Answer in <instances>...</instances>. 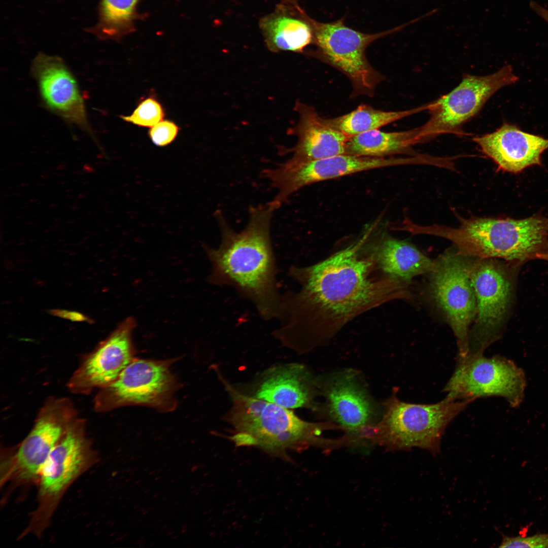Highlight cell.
I'll return each mask as SVG.
<instances>
[{"instance_id": "1", "label": "cell", "mask_w": 548, "mask_h": 548, "mask_svg": "<svg viewBox=\"0 0 548 548\" xmlns=\"http://www.w3.org/2000/svg\"><path fill=\"white\" fill-rule=\"evenodd\" d=\"M371 231L369 227L319 262L289 268L288 276L298 288L282 294L280 323L272 333L282 345L307 353L328 342L362 313L407 296L406 285L384 275L363 250Z\"/></svg>"}, {"instance_id": "2", "label": "cell", "mask_w": 548, "mask_h": 548, "mask_svg": "<svg viewBox=\"0 0 548 548\" xmlns=\"http://www.w3.org/2000/svg\"><path fill=\"white\" fill-rule=\"evenodd\" d=\"M273 211L267 203L252 206L248 224L240 232L233 230L216 211L221 244L216 249L203 246L211 266L208 282L232 288L253 305L264 321L278 320L281 302L270 233Z\"/></svg>"}, {"instance_id": "3", "label": "cell", "mask_w": 548, "mask_h": 548, "mask_svg": "<svg viewBox=\"0 0 548 548\" xmlns=\"http://www.w3.org/2000/svg\"><path fill=\"white\" fill-rule=\"evenodd\" d=\"M218 374L231 400L225 419L233 428L230 439L236 447H258L289 461L288 450L301 451L311 446H334L335 440L320 435L326 430H340L336 424L303 420L289 408L241 393Z\"/></svg>"}, {"instance_id": "4", "label": "cell", "mask_w": 548, "mask_h": 548, "mask_svg": "<svg viewBox=\"0 0 548 548\" xmlns=\"http://www.w3.org/2000/svg\"><path fill=\"white\" fill-rule=\"evenodd\" d=\"M432 231L434 235L452 241L466 256L523 260L536 256L544 244L548 219L462 218L457 227L435 224Z\"/></svg>"}, {"instance_id": "5", "label": "cell", "mask_w": 548, "mask_h": 548, "mask_svg": "<svg viewBox=\"0 0 548 548\" xmlns=\"http://www.w3.org/2000/svg\"><path fill=\"white\" fill-rule=\"evenodd\" d=\"M396 391L383 403L381 417L366 435L370 443L389 450L417 447L438 453L447 426L473 401L446 397L434 404L411 403L398 398Z\"/></svg>"}, {"instance_id": "6", "label": "cell", "mask_w": 548, "mask_h": 548, "mask_svg": "<svg viewBox=\"0 0 548 548\" xmlns=\"http://www.w3.org/2000/svg\"><path fill=\"white\" fill-rule=\"evenodd\" d=\"M303 17L312 28L313 43L316 47L313 54L340 71L350 79L353 87L352 97L359 95L372 96L376 86L384 79L367 59V47L375 40L399 31L421 19L419 17L387 30L365 33L347 26L344 18L323 23L316 21L304 14Z\"/></svg>"}, {"instance_id": "7", "label": "cell", "mask_w": 548, "mask_h": 548, "mask_svg": "<svg viewBox=\"0 0 548 548\" xmlns=\"http://www.w3.org/2000/svg\"><path fill=\"white\" fill-rule=\"evenodd\" d=\"M518 80L510 65L486 76L465 74L455 88L428 104L429 118L417 127L420 142L443 134H467L463 130V125L478 113L497 91Z\"/></svg>"}, {"instance_id": "8", "label": "cell", "mask_w": 548, "mask_h": 548, "mask_svg": "<svg viewBox=\"0 0 548 548\" xmlns=\"http://www.w3.org/2000/svg\"><path fill=\"white\" fill-rule=\"evenodd\" d=\"M320 395L325 399L317 411L337 425L351 446L367 443L366 435L383 410L371 396L361 374L353 369L316 377Z\"/></svg>"}, {"instance_id": "9", "label": "cell", "mask_w": 548, "mask_h": 548, "mask_svg": "<svg viewBox=\"0 0 548 548\" xmlns=\"http://www.w3.org/2000/svg\"><path fill=\"white\" fill-rule=\"evenodd\" d=\"M174 361L134 358L114 381L100 389L94 398V410L105 412L131 405L161 412L174 410L179 383L170 369Z\"/></svg>"}, {"instance_id": "10", "label": "cell", "mask_w": 548, "mask_h": 548, "mask_svg": "<svg viewBox=\"0 0 548 548\" xmlns=\"http://www.w3.org/2000/svg\"><path fill=\"white\" fill-rule=\"evenodd\" d=\"M454 372L443 389L453 400H472L499 396L511 406L522 401L526 386L524 373L511 361L499 356L467 354L457 358Z\"/></svg>"}, {"instance_id": "11", "label": "cell", "mask_w": 548, "mask_h": 548, "mask_svg": "<svg viewBox=\"0 0 548 548\" xmlns=\"http://www.w3.org/2000/svg\"><path fill=\"white\" fill-rule=\"evenodd\" d=\"M435 262L430 290L456 337L457 358L469 352V328L476 316V302L470 274L472 262L459 253H448Z\"/></svg>"}, {"instance_id": "12", "label": "cell", "mask_w": 548, "mask_h": 548, "mask_svg": "<svg viewBox=\"0 0 548 548\" xmlns=\"http://www.w3.org/2000/svg\"><path fill=\"white\" fill-rule=\"evenodd\" d=\"M415 162H419L418 157L387 158L344 154L300 164L287 160L276 168L263 170L262 175L278 191L268 203L275 210L293 193L311 184L372 169Z\"/></svg>"}, {"instance_id": "13", "label": "cell", "mask_w": 548, "mask_h": 548, "mask_svg": "<svg viewBox=\"0 0 548 548\" xmlns=\"http://www.w3.org/2000/svg\"><path fill=\"white\" fill-rule=\"evenodd\" d=\"M86 424L84 419L74 420L41 470L40 505L36 512L40 517H48L69 486L93 463V452L86 435Z\"/></svg>"}, {"instance_id": "14", "label": "cell", "mask_w": 548, "mask_h": 548, "mask_svg": "<svg viewBox=\"0 0 548 548\" xmlns=\"http://www.w3.org/2000/svg\"><path fill=\"white\" fill-rule=\"evenodd\" d=\"M77 417V410L67 398L51 397L45 402L13 457L11 472L17 479L28 482L40 475L53 448Z\"/></svg>"}, {"instance_id": "15", "label": "cell", "mask_w": 548, "mask_h": 548, "mask_svg": "<svg viewBox=\"0 0 548 548\" xmlns=\"http://www.w3.org/2000/svg\"><path fill=\"white\" fill-rule=\"evenodd\" d=\"M470 277L476 314L467 354H483L497 337L496 330L507 310L510 284L503 271L488 259L472 262Z\"/></svg>"}, {"instance_id": "16", "label": "cell", "mask_w": 548, "mask_h": 548, "mask_svg": "<svg viewBox=\"0 0 548 548\" xmlns=\"http://www.w3.org/2000/svg\"><path fill=\"white\" fill-rule=\"evenodd\" d=\"M31 73L45 107L94 138L78 82L63 59L39 53L33 59Z\"/></svg>"}, {"instance_id": "17", "label": "cell", "mask_w": 548, "mask_h": 548, "mask_svg": "<svg viewBox=\"0 0 548 548\" xmlns=\"http://www.w3.org/2000/svg\"><path fill=\"white\" fill-rule=\"evenodd\" d=\"M136 326L132 317L121 322L84 358L67 383L68 390L74 394H87L114 381L135 358L132 335Z\"/></svg>"}, {"instance_id": "18", "label": "cell", "mask_w": 548, "mask_h": 548, "mask_svg": "<svg viewBox=\"0 0 548 548\" xmlns=\"http://www.w3.org/2000/svg\"><path fill=\"white\" fill-rule=\"evenodd\" d=\"M473 140L483 152L503 170L512 173L541 164V155L548 149V139L523 131L504 122L495 131Z\"/></svg>"}, {"instance_id": "19", "label": "cell", "mask_w": 548, "mask_h": 548, "mask_svg": "<svg viewBox=\"0 0 548 548\" xmlns=\"http://www.w3.org/2000/svg\"><path fill=\"white\" fill-rule=\"evenodd\" d=\"M320 395L316 377L303 365L290 363L268 370L255 397L291 409L306 407L317 411Z\"/></svg>"}, {"instance_id": "20", "label": "cell", "mask_w": 548, "mask_h": 548, "mask_svg": "<svg viewBox=\"0 0 548 548\" xmlns=\"http://www.w3.org/2000/svg\"><path fill=\"white\" fill-rule=\"evenodd\" d=\"M295 110L299 117L293 130L297 142L285 150L293 153L288 161L300 164L346 154L350 136L328 125L312 106L296 101Z\"/></svg>"}, {"instance_id": "21", "label": "cell", "mask_w": 548, "mask_h": 548, "mask_svg": "<svg viewBox=\"0 0 548 548\" xmlns=\"http://www.w3.org/2000/svg\"><path fill=\"white\" fill-rule=\"evenodd\" d=\"M372 232L364 242L362 249L387 277L407 284L414 277L433 270L435 262L413 245L386 232L371 236Z\"/></svg>"}, {"instance_id": "22", "label": "cell", "mask_w": 548, "mask_h": 548, "mask_svg": "<svg viewBox=\"0 0 548 548\" xmlns=\"http://www.w3.org/2000/svg\"><path fill=\"white\" fill-rule=\"evenodd\" d=\"M420 143L418 128L397 132L378 129L350 136L346 144V154L386 157L406 153Z\"/></svg>"}, {"instance_id": "23", "label": "cell", "mask_w": 548, "mask_h": 548, "mask_svg": "<svg viewBox=\"0 0 548 548\" xmlns=\"http://www.w3.org/2000/svg\"><path fill=\"white\" fill-rule=\"evenodd\" d=\"M302 16V19L280 15L264 18L261 28L268 48L273 52H300L313 43L312 28Z\"/></svg>"}, {"instance_id": "24", "label": "cell", "mask_w": 548, "mask_h": 548, "mask_svg": "<svg viewBox=\"0 0 548 548\" xmlns=\"http://www.w3.org/2000/svg\"><path fill=\"white\" fill-rule=\"evenodd\" d=\"M141 0H100L97 23L89 31L102 40L119 41L135 29Z\"/></svg>"}, {"instance_id": "25", "label": "cell", "mask_w": 548, "mask_h": 548, "mask_svg": "<svg viewBox=\"0 0 548 548\" xmlns=\"http://www.w3.org/2000/svg\"><path fill=\"white\" fill-rule=\"evenodd\" d=\"M428 104L409 110L384 111L367 105H361L346 114L332 118H324L332 128L348 136L355 135L380 127L404 117L427 110Z\"/></svg>"}, {"instance_id": "26", "label": "cell", "mask_w": 548, "mask_h": 548, "mask_svg": "<svg viewBox=\"0 0 548 548\" xmlns=\"http://www.w3.org/2000/svg\"><path fill=\"white\" fill-rule=\"evenodd\" d=\"M164 117L165 111L161 103L152 93L141 98L131 114L121 116V118L126 122L150 128L163 120Z\"/></svg>"}, {"instance_id": "27", "label": "cell", "mask_w": 548, "mask_h": 548, "mask_svg": "<svg viewBox=\"0 0 548 548\" xmlns=\"http://www.w3.org/2000/svg\"><path fill=\"white\" fill-rule=\"evenodd\" d=\"M179 131V128L174 122L163 119L150 128L148 135L155 146L163 147L172 143Z\"/></svg>"}, {"instance_id": "28", "label": "cell", "mask_w": 548, "mask_h": 548, "mask_svg": "<svg viewBox=\"0 0 548 548\" xmlns=\"http://www.w3.org/2000/svg\"><path fill=\"white\" fill-rule=\"evenodd\" d=\"M499 547H548V533H537L531 536H509L502 534Z\"/></svg>"}, {"instance_id": "29", "label": "cell", "mask_w": 548, "mask_h": 548, "mask_svg": "<svg viewBox=\"0 0 548 548\" xmlns=\"http://www.w3.org/2000/svg\"><path fill=\"white\" fill-rule=\"evenodd\" d=\"M50 313L53 315L66 318L74 321H86L89 320V319L83 314L77 312L54 310H52Z\"/></svg>"}, {"instance_id": "30", "label": "cell", "mask_w": 548, "mask_h": 548, "mask_svg": "<svg viewBox=\"0 0 548 548\" xmlns=\"http://www.w3.org/2000/svg\"><path fill=\"white\" fill-rule=\"evenodd\" d=\"M531 9L539 16L542 18L548 23V9L538 4L536 2H533L530 7Z\"/></svg>"}, {"instance_id": "31", "label": "cell", "mask_w": 548, "mask_h": 548, "mask_svg": "<svg viewBox=\"0 0 548 548\" xmlns=\"http://www.w3.org/2000/svg\"><path fill=\"white\" fill-rule=\"evenodd\" d=\"M536 256L546 260H548V253H538L536 255Z\"/></svg>"}]
</instances>
